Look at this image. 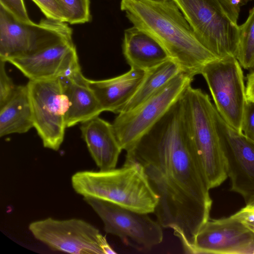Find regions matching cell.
<instances>
[{
  "label": "cell",
  "instance_id": "cell-9",
  "mask_svg": "<svg viewBox=\"0 0 254 254\" xmlns=\"http://www.w3.org/2000/svg\"><path fill=\"white\" fill-rule=\"evenodd\" d=\"M83 199L101 218L104 231L118 236L125 244L145 251L162 242V227L148 213L93 197H83Z\"/></svg>",
  "mask_w": 254,
  "mask_h": 254
},
{
  "label": "cell",
  "instance_id": "cell-16",
  "mask_svg": "<svg viewBox=\"0 0 254 254\" xmlns=\"http://www.w3.org/2000/svg\"><path fill=\"white\" fill-rule=\"evenodd\" d=\"M59 79L66 101V127L82 124L103 112L81 70Z\"/></svg>",
  "mask_w": 254,
  "mask_h": 254
},
{
  "label": "cell",
  "instance_id": "cell-8",
  "mask_svg": "<svg viewBox=\"0 0 254 254\" xmlns=\"http://www.w3.org/2000/svg\"><path fill=\"white\" fill-rule=\"evenodd\" d=\"M214 106L223 119L242 132V123L247 101L242 66L235 57L210 62L202 68Z\"/></svg>",
  "mask_w": 254,
  "mask_h": 254
},
{
  "label": "cell",
  "instance_id": "cell-20",
  "mask_svg": "<svg viewBox=\"0 0 254 254\" xmlns=\"http://www.w3.org/2000/svg\"><path fill=\"white\" fill-rule=\"evenodd\" d=\"M146 71V75L136 93L121 113L137 107L183 71L180 66L171 59Z\"/></svg>",
  "mask_w": 254,
  "mask_h": 254
},
{
  "label": "cell",
  "instance_id": "cell-5",
  "mask_svg": "<svg viewBox=\"0 0 254 254\" xmlns=\"http://www.w3.org/2000/svg\"><path fill=\"white\" fill-rule=\"evenodd\" d=\"M193 78L182 71L137 107L118 114L112 125L122 149H131L182 96Z\"/></svg>",
  "mask_w": 254,
  "mask_h": 254
},
{
  "label": "cell",
  "instance_id": "cell-30",
  "mask_svg": "<svg viewBox=\"0 0 254 254\" xmlns=\"http://www.w3.org/2000/svg\"><path fill=\"white\" fill-rule=\"evenodd\" d=\"M248 229L254 233V222L244 224Z\"/></svg>",
  "mask_w": 254,
  "mask_h": 254
},
{
  "label": "cell",
  "instance_id": "cell-12",
  "mask_svg": "<svg viewBox=\"0 0 254 254\" xmlns=\"http://www.w3.org/2000/svg\"><path fill=\"white\" fill-rule=\"evenodd\" d=\"M30 80L58 78L81 70L72 38L60 39L5 60Z\"/></svg>",
  "mask_w": 254,
  "mask_h": 254
},
{
  "label": "cell",
  "instance_id": "cell-13",
  "mask_svg": "<svg viewBox=\"0 0 254 254\" xmlns=\"http://www.w3.org/2000/svg\"><path fill=\"white\" fill-rule=\"evenodd\" d=\"M216 119L230 190L248 204L254 201V142L229 126L217 110Z\"/></svg>",
  "mask_w": 254,
  "mask_h": 254
},
{
  "label": "cell",
  "instance_id": "cell-1",
  "mask_svg": "<svg viewBox=\"0 0 254 254\" xmlns=\"http://www.w3.org/2000/svg\"><path fill=\"white\" fill-rule=\"evenodd\" d=\"M126 157L143 167L159 197L157 221L173 229L188 253L210 218L212 201L186 133L181 97Z\"/></svg>",
  "mask_w": 254,
  "mask_h": 254
},
{
  "label": "cell",
  "instance_id": "cell-4",
  "mask_svg": "<svg viewBox=\"0 0 254 254\" xmlns=\"http://www.w3.org/2000/svg\"><path fill=\"white\" fill-rule=\"evenodd\" d=\"M181 99L184 125L191 147L209 189L217 187L228 176L216 108L207 94L191 85Z\"/></svg>",
  "mask_w": 254,
  "mask_h": 254
},
{
  "label": "cell",
  "instance_id": "cell-21",
  "mask_svg": "<svg viewBox=\"0 0 254 254\" xmlns=\"http://www.w3.org/2000/svg\"><path fill=\"white\" fill-rule=\"evenodd\" d=\"M236 58L243 68L254 69V6L246 21L239 26Z\"/></svg>",
  "mask_w": 254,
  "mask_h": 254
},
{
  "label": "cell",
  "instance_id": "cell-24",
  "mask_svg": "<svg viewBox=\"0 0 254 254\" xmlns=\"http://www.w3.org/2000/svg\"><path fill=\"white\" fill-rule=\"evenodd\" d=\"M5 62L0 60V108L4 106L13 97L17 88L7 74Z\"/></svg>",
  "mask_w": 254,
  "mask_h": 254
},
{
  "label": "cell",
  "instance_id": "cell-32",
  "mask_svg": "<svg viewBox=\"0 0 254 254\" xmlns=\"http://www.w3.org/2000/svg\"><path fill=\"white\" fill-rule=\"evenodd\" d=\"M154 0V1H162V0Z\"/></svg>",
  "mask_w": 254,
  "mask_h": 254
},
{
  "label": "cell",
  "instance_id": "cell-15",
  "mask_svg": "<svg viewBox=\"0 0 254 254\" xmlns=\"http://www.w3.org/2000/svg\"><path fill=\"white\" fill-rule=\"evenodd\" d=\"M146 70L130 68L120 75L104 80L87 79V83L96 97L102 112L120 113L136 93Z\"/></svg>",
  "mask_w": 254,
  "mask_h": 254
},
{
  "label": "cell",
  "instance_id": "cell-23",
  "mask_svg": "<svg viewBox=\"0 0 254 254\" xmlns=\"http://www.w3.org/2000/svg\"><path fill=\"white\" fill-rule=\"evenodd\" d=\"M47 18L68 23L69 15L59 0H32Z\"/></svg>",
  "mask_w": 254,
  "mask_h": 254
},
{
  "label": "cell",
  "instance_id": "cell-26",
  "mask_svg": "<svg viewBox=\"0 0 254 254\" xmlns=\"http://www.w3.org/2000/svg\"><path fill=\"white\" fill-rule=\"evenodd\" d=\"M242 132L254 142V101L247 100L242 120Z\"/></svg>",
  "mask_w": 254,
  "mask_h": 254
},
{
  "label": "cell",
  "instance_id": "cell-11",
  "mask_svg": "<svg viewBox=\"0 0 254 254\" xmlns=\"http://www.w3.org/2000/svg\"><path fill=\"white\" fill-rule=\"evenodd\" d=\"M72 35L66 22L46 18L38 23H24L0 6V60L29 53L60 39L72 38Z\"/></svg>",
  "mask_w": 254,
  "mask_h": 254
},
{
  "label": "cell",
  "instance_id": "cell-19",
  "mask_svg": "<svg viewBox=\"0 0 254 254\" xmlns=\"http://www.w3.org/2000/svg\"><path fill=\"white\" fill-rule=\"evenodd\" d=\"M34 127L27 85H18L11 99L0 108V136L23 133Z\"/></svg>",
  "mask_w": 254,
  "mask_h": 254
},
{
  "label": "cell",
  "instance_id": "cell-6",
  "mask_svg": "<svg viewBox=\"0 0 254 254\" xmlns=\"http://www.w3.org/2000/svg\"><path fill=\"white\" fill-rule=\"evenodd\" d=\"M200 42L217 58L235 57L239 25L219 0H173Z\"/></svg>",
  "mask_w": 254,
  "mask_h": 254
},
{
  "label": "cell",
  "instance_id": "cell-27",
  "mask_svg": "<svg viewBox=\"0 0 254 254\" xmlns=\"http://www.w3.org/2000/svg\"><path fill=\"white\" fill-rule=\"evenodd\" d=\"M249 0H219L226 11L236 22L239 17L240 7Z\"/></svg>",
  "mask_w": 254,
  "mask_h": 254
},
{
  "label": "cell",
  "instance_id": "cell-22",
  "mask_svg": "<svg viewBox=\"0 0 254 254\" xmlns=\"http://www.w3.org/2000/svg\"><path fill=\"white\" fill-rule=\"evenodd\" d=\"M68 12V23L83 24L88 22L91 18L90 0H59Z\"/></svg>",
  "mask_w": 254,
  "mask_h": 254
},
{
  "label": "cell",
  "instance_id": "cell-25",
  "mask_svg": "<svg viewBox=\"0 0 254 254\" xmlns=\"http://www.w3.org/2000/svg\"><path fill=\"white\" fill-rule=\"evenodd\" d=\"M0 6L21 22L27 24L34 22L28 16L23 0H0Z\"/></svg>",
  "mask_w": 254,
  "mask_h": 254
},
{
  "label": "cell",
  "instance_id": "cell-10",
  "mask_svg": "<svg viewBox=\"0 0 254 254\" xmlns=\"http://www.w3.org/2000/svg\"><path fill=\"white\" fill-rule=\"evenodd\" d=\"M26 85L34 127L44 147L57 151L64 141L66 128V101L60 80H29Z\"/></svg>",
  "mask_w": 254,
  "mask_h": 254
},
{
  "label": "cell",
  "instance_id": "cell-29",
  "mask_svg": "<svg viewBox=\"0 0 254 254\" xmlns=\"http://www.w3.org/2000/svg\"><path fill=\"white\" fill-rule=\"evenodd\" d=\"M246 93L247 100L254 101V69L247 75Z\"/></svg>",
  "mask_w": 254,
  "mask_h": 254
},
{
  "label": "cell",
  "instance_id": "cell-14",
  "mask_svg": "<svg viewBox=\"0 0 254 254\" xmlns=\"http://www.w3.org/2000/svg\"><path fill=\"white\" fill-rule=\"evenodd\" d=\"M189 254H254V233L232 216L210 219L195 235Z\"/></svg>",
  "mask_w": 254,
  "mask_h": 254
},
{
  "label": "cell",
  "instance_id": "cell-7",
  "mask_svg": "<svg viewBox=\"0 0 254 254\" xmlns=\"http://www.w3.org/2000/svg\"><path fill=\"white\" fill-rule=\"evenodd\" d=\"M28 229L36 240L54 251L71 254H116L99 230L82 219L48 217L31 222Z\"/></svg>",
  "mask_w": 254,
  "mask_h": 254
},
{
  "label": "cell",
  "instance_id": "cell-3",
  "mask_svg": "<svg viewBox=\"0 0 254 254\" xmlns=\"http://www.w3.org/2000/svg\"><path fill=\"white\" fill-rule=\"evenodd\" d=\"M72 188L83 197L107 201L141 213H154L159 200L142 166L126 157L121 168L82 171L71 179Z\"/></svg>",
  "mask_w": 254,
  "mask_h": 254
},
{
  "label": "cell",
  "instance_id": "cell-18",
  "mask_svg": "<svg viewBox=\"0 0 254 254\" xmlns=\"http://www.w3.org/2000/svg\"><path fill=\"white\" fill-rule=\"evenodd\" d=\"M122 50L130 68L147 70L171 59L154 38L134 26L125 30Z\"/></svg>",
  "mask_w": 254,
  "mask_h": 254
},
{
  "label": "cell",
  "instance_id": "cell-2",
  "mask_svg": "<svg viewBox=\"0 0 254 254\" xmlns=\"http://www.w3.org/2000/svg\"><path fill=\"white\" fill-rule=\"evenodd\" d=\"M120 8L133 26L154 38L183 71L194 76L205 64L219 59L198 40L173 0H121Z\"/></svg>",
  "mask_w": 254,
  "mask_h": 254
},
{
  "label": "cell",
  "instance_id": "cell-17",
  "mask_svg": "<svg viewBox=\"0 0 254 254\" xmlns=\"http://www.w3.org/2000/svg\"><path fill=\"white\" fill-rule=\"evenodd\" d=\"M80 130L88 151L100 170L115 168L123 150L112 124L98 116L82 123Z\"/></svg>",
  "mask_w": 254,
  "mask_h": 254
},
{
  "label": "cell",
  "instance_id": "cell-28",
  "mask_svg": "<svg viewBox=\"0 0 254 254\" xmlns=\"http://www.w3.org/2000/svg\"><path fill=\"white\" fill-rule=\"evenodd\" d=\"M231 216L243 224L254 222V206L246 205Z\"/></svg>",
  "mask_w": 254,
  "mask_h": 254
},
{
  "label": "cell",
  "instance_id": "cell-31",
  "mask_svg": "<svg viewBox=\"0 0 254 254\" xmlns=\"http://www.w3.org/2000/svg\"><path fill=\"white\" fill-rule=\"evenodd\" d=\"M247 205H250L254 206V201H253V202H252L250 203L247 204Z\"/></svg>",
  "mask_w": 254,
  "mask_h": 254
}]
</instances>
